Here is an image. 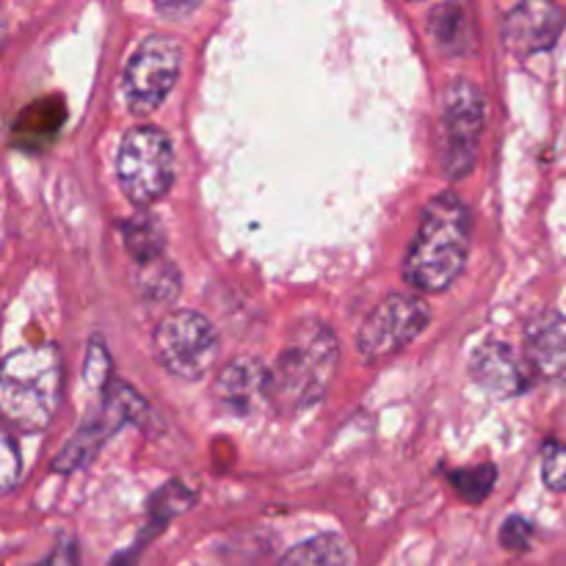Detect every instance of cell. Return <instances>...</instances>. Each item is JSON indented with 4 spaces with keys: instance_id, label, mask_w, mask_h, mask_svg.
I'll use <instances>...</instances> for the list:
<instances>
[{
    "instance_id": "obj_23",
    "label": "cell",
    "mask_w": 566,
    "mask_h": 566,
    "mask_svg": "<svg viewBox=\"0 0 566 566\" xmlns=\"http://www.w3.org/2000/svg\"><path fill=\"white\" fill-rule=\"evenodd\" d=\"M36 566H77V545L72 539H61L59 547Z\"/></svg>"
},
{
    "instance_id": "obj_4",
    "label": "cell",
    "mask_w": 566,
    "mask_h": 566,
    "mask_svg": "<svg viewBox=\"0 0 566 566\" xmlns=\"http://www.w3.org/2000/svg\"><path fill=\"white\" fill-rule=\"evenodd\" d=\"M486 105L484 94L468 77H457L448 83L440 103V166L446 177L462 180L473 171L479 155L481 130H484Z\"/></svg>"
},
{
    "instance_id": "obj_2",
    "label": "cell",
    "mask_w": 566,
    "mask_h": 566,
    "mask_svg": "<svg viewBox=\"0 0 566 566\" xmlns=\"http://www.w3.org/2000/svg\"><path fill=\"white\" fill-rule=\"evenodd\" d=\"M340 359L335 332L321 321H302L269 368V403L282 415L304 412L326 396Z\"/></svg>"
},
{
    "instance_id": "obj_8",
    "label": "cell",
    "mask_w": 566,
    "mask_h": 566,
    "mask_svg": "<svg viewBox=\"0 0 566 566\" xmlns=\"http://www.w3.org/2000/svg\"><path fill=\"white\" fill-rule=\"evenodd\" d=\"M429 304L412 293H390L381 298L359 329V352L368 363L401 354L429 326Z\"/></svg>"
},
{
    "instance_id": "obj_15",
    "label": "cell",
    "mask_w": 566,
    "mask_h": 566,
    "mask_svg": "<svg viewBox=\"0 0 566 566\" xmlns=\"http://www.w3.org/2000/svg\"><path fill=\"white\" fill-rule=\"evenodd\" d=\"M280 566H352V551L340 536L324 534L293 547Z\"/></svg>"
},
{
    "instance_id": "obj_11",
    "label": "cell",
    "mask_w": 566,
    "mask_h": 566,
    "mask_svg": "<svg viewBox=\"0 0 566 566\" xmlns=\"http://www.w3.org/2000/svg\"><path fill=\"white\" fill-rule=\"evenodd\" d=\"M525 365L539 379L566 385V315L558 310H542L525 324Z\"/></svg>"
},
{
    "instance_id": "obj_20",
    "label": "cell",
    "mask_w": 566,
    "mask_h": 566,
    "mask_svg": "<svg viewBox=\"0 0 566 566\" xmlns=\"http://www.w3.org/2000/svg\"><path fill=\"white\" fill-rule=\"evenodd\" d=\"M86 381L92 387H99V390H105V387L114 381V376H111V363H108V354H105L103 348V340L99 337H94L92 343H88V352H86Z\"/></svg>"
},
{
    "instance_id": "obj_5",
    "label": "cell",
    "mask_w": 566,
    "mask_h": 566,
    "mask_svg": "<svg viewBox=\"0 0 566 566\" xmlns=\"http://www.w3.org/2000/svg\"><path fill=\"white\" fill-rule=\"evenodd\" d=\"M119 188L133 205H153L175 182V153L171 142L158 127H133L122 136L116 153Z\"/></svg>"
},
{
    "instance_id": "obj_10",
    "label": "cell",
    "mask_w": 566,
    "mask_h": 566,
    "mask_svg": "<svg viewBox=\"0 0 566 566\" xmlns=\"http://www.w3.org/2000/svg\"><path fill=\"white\" fill-rule=\"evenodd\" d=\"M566 25L562 6L542 3V0H525L517 3L501 25L503 48L512 50L514 55H534L545 53L558 42Z\"/></svg>"
},
{
    "instance_id": "obj_7",
    "label": "cell",
    "mask_w": 566,
    "mask_h": 566,
    "mask_svg": "<svg viewBox=\"0 0 566 566\" xmlns=\"http://www.w3.org/2000/svg\"><path fill=\"white\" fill-rule=\"evenodd\" d=\"M182 48L175 36L155 33L144 39L125 70V103L133 114H153L177 83Z\"/></svg>"
},
{
    "instance_id": "obj_21",
    "label": "cell",
    "mask_w": 566,
    "mask_h": 566,
    "mask_svg": "<svg viewBox=\"0 0 566 566\" xmlns=\"http://www.w3.org/2000/svg\"><path fill=\"white\" fill-rule=\"evenodd\" d=\"M531 539H534V525L523 517H509L501 528V545L512 553L528 551Z\"/></svg>"
},
{
    "instance_id": "obj_12",
    "label": "cell",
    "mask_w": 566,
    "mask_h": 566,
    "mask_svg": "<svg viewBox=\"0 0 566 566\" xmlns=\"http://www.w3.org/2000/svg\"><path fill=\"white\" fill-rule=\"evenodd\" d=\"M470 374L475 385L495 398H517L531 387L528 370L520 363L512 346L501 340H486L470 359Z\"/></svg>"
},
{
    "instance_id": "obj_13",
    "label": "cell",
    "mask_w": 566,
    "mask_h": 566,
    "mask_svg": "<svg viewBox=\"0 0 566 566\" xmlns=\"http://www.w3.org/2000/svg\"><path fill=\"white\" fill-rule=\"evenodd\" d=\"M213 396L221 407L243 415L260 403H269V368L260 359L241 357L221 368L213 381Z\"/></svg>"
},
{
    "instance_id": "obj_1",
    "label": "cell",
    "mask_w": 566,
    "mask_h": 566,
    "mask_svg": "<svg viewBox=\"0 0 566 566\" xmlns=\"http://www.w3.org/2000/svg\"><path fill=\"white\" fill-rule=\"evenodd\" d=\"M470 210L453 191H442L420 210V224L412 238L403 280L420 293L448 291L462 276L470 254Z\"/></svg>"
},
{
    "instance_id": "obj_19",
    "label": "cell",
    "mask_w": 566,
    "mask_h": 566,
    "mask_svg": "<svg viewBox=\"0 0 566 566\" xmlns=\"http://www.w3.org/2000/svg\"><path fill=\"white\" fill-rule=\"evenodd\" d=\"M542 481L547 490L566 492V446L551 442L542 453Z\"/></svg>"
},
{
    "instance_id": "obj_14",
    "label": "cell",
    "mask_w": 566,
    "mask_h": 566,
    "mask_svg": "<svg viewBox=\"0 0 566 566\" xmlns=\"http://www.w3.org/2000/svg\"><path fill=\"white\" fill-rule=\"evenodd\" d=\"M429 33L446 55H468L473 50V22L462 3H440L429 11Z\"/></svg>"
},
{
    "instance_id": "obj_9",
    "label": "cell",
    "mask_w": 566,
    "mask_h": 566,
    "mask_svg": "<svg viewBox=\"0 0 566 566\" xmlns=\"http://www.w3.org/2000/svg\"><path fill=\"white\" fill-rule=\"evenodd\" d=\"M144 412H147V407H144L142 396L133 387L114 379L105 387V401L99 407V412L92 420H86L83 429L75 434V440L55 457V470L64 473V470H75L81 464H86L94 457V451L103 446L105 437L114 434L119 426L142 420Z\"/></svg>"
},
{
    "instance_id": "obj_6",
    "label": "cell",
    "mask_w": 566,
    "mask_h": 566,
    "mask_svg": "<svg viewBox=\"0 0 566 566\" xmlns=\"http://www.w3.org/2000/svg\"><path fill=\"white\" fill-rule=\"evenodd\" d=\"M158 363L177 379L193 381L208 374L219 357L216 326L197 310H175L158 321L153 332Z\"/></svg>"
},
{
    "instance_id": "obj_17",
    "label": "cell",
    "mask_w": 566,
    "mask_h": 566,
    "mask_svg": "<svg viewBox=\"0 0 566 566\" xmlns=\"http://www.w3.org/2000/svg\"><path fill=\"white\" fill-rule=\"evenodd\" d=\"M136 287L147 302H171L180 293V274L166 258L136 265Z\"/></svg>"
},
{
    "instance_id": "obj_22",
    "label": "cell",
    "mask_w": 566,
    "mask_h": 566,
    "mask_svg": "<svg viewBox=\"0 0 566 566\" xmlns=\"http://www.w3.org/2000/svg\"><path fill=\"white\" fill-rule=\"evenodd\" d=\"M3 464H0V484H3V492H11L14 490L17 479L22 475V468H20V453H17V446L14 440H11L9 434L3 437Z\"/></svg>"
},
{
    "instance_id": "obj_3",
    "label": "cell",
    "mask_w": 566,
    "mask_h": 566,
    "mask_svg": "<svg viewBox=\"0 0 566 566\" xmlns=\"http://www.w3.org/2000/svg\"><path fill=\"white\" fill-rule=\"evenodd\" d=\"M61 357L53 343L11 352L0 368V412L20 431H44L61 401Z\"/></svg>"
},
{
    "instance_id": "obj_16",
    "label": "cell",
    "mask_w": 566,
    "mask_h": 566,
    "mask_svg": "<svg viewBox=\"0 0 566 566\" xmlns=\"http://www.w3.org/2000/svg\"><path fill=\"white\" fill-rule=\"evenodd\" d=\"M122 238H125L127 252L133 254L136 265L149 263V260L164 258V230H160L158 219L153 216H136V219L122 221Z\"/></svg>"
},
{
    "instance_id": "obj_18",
    "label": "cell",
    "mask_w": 566,
    "mask_h": 566,
    "mask_svg": "<svg viewBox=\"0 0 566 566\" xmlns=\"http://www.w3.org/2000/svg\"><path fill=\"white\" fill-rule=\"evenodd\" d=\"M497 481V468L492 462L475 464V468H464V470H453L451 473V484L453 490L459 492V497H464L468 503L479 506L486 495L492 492Z\"/></svg>"
}]
</instances>
